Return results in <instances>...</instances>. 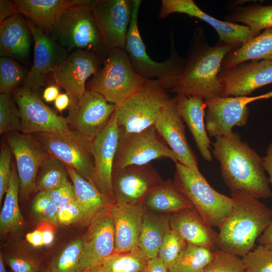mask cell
<instances>
[{
  "label": "cell",
  "instance_id": "44dd1931",
  "mask_svg": "<svg viewBox=\"0 0 272 272\" xmlns=\"http://www.w3.org/2000/svg\"><path fill=\"white\" fill-rule=\"evenodd\" d=\"M26 23L34 39V56L32 66L22 87L37 93L45 86L47 75L69 55L51 36L44 33L29 20H26Z\"/></svg>",
  "mask_w": 272,
  "mask_h": 272
},
{
  "label": "cell",
  "instance_id": "30bf717a",
  "mask_svg": "<svg viewBox=\"0 0 272 272\" xmlns=\"http://www.w3.org/2000/svg\"><path fill=\"white\" fill-rule=\"evenodd\" d=\"M13 94L21 115L20 132L64 134L72 131L66 118L44 104L36 92L19 87Z\"/></svg>",
  "mask_w": 272,
  "mask_h": 272
},
{
  "label": "cell",
  "instance_id": "83f0119b",
  "mask_svg": "<svg viewBox=\"0 0 272 272\" xmlns=\"http://www.w3.org/2000/svg\"><path fill=\"white\" fill-rule=\"evenodd\" d=\"M31 31L16 14L1 23L0 55L27 62L31 47Z\"/></svg>",
  "mask_w": 272,
  "mask_h": 272
},
{
  "label": "cell",
  "instance_id": "836d02e7",
  "mask_svg": "<svg viewBox=\"0 0 272 272\" xmlns=\"http://www.w3.org/2000/svg\"><path fill=\"white\" fill-rule=\"evenodd\" d=\"M20 180L17 168L13 165L12 173L8 189L0 214L1 234L18 231L24 225V220L18 205Z\"/></svg>",
  "mask_w": 272,
  "mask_h": 272
},
{
  "label": "cell",
  "instance_id": "ab89813d",
  "mask_svg": "<svg viewBox=\"0 0 272 272\" xmlns=\"http://www.w3.org/2000/svg\"><path fill=\"white\" fill-rule=\"evenodd\" d=\"M21 115L11 94L0 95V134L20 131Z\"/></svg>",
  "mask_w": 272,
  "mask_h": 272
},
{
  "label": "cell",
  "instance_id": "8992f818",
  "mask_svg": "<svg viewBox=\"0 0 272 272\" xmlns=\"http://www.w3.org/2000/svg\"><path fill=\"white\" fill-rule=\"evenodd\" d=\"M145 80L134 71L125 50L108 51L97 72L89 80L87 90L95 91L119 106L131 96Z\"/></svg>",
  "mask_w": 272,
  "mask_h": 272
},
{
  "label": "cell",
  "instance_id": "52a82bcc",
  "mask_svg": "<svg viewBox=\"0 0 272 272\" xmlns=\"http://www.w3.org/2000/svg\"><path fill=\"white\" fill-rule=\"evenodd\" d=\"M92 2L89 0L66 9L53 27L51 37L67 52L88 50L105 57L108 51L93 15Z\"/></svg>",
  "mask_w": 272,
  "mask_h": 272
},
{
  "label": "cell",
  "instance_id": "7bdbcfd3",
  "mask_svg": "<svg viewBox=\"0 0 272 272\" xmlns=\"http://www.w3.org/2000/svg\"><path fill=\"white\" fill-rule=\"evenodd\" d=\"M248 272H272V250L259 244L242 257Z\"/></svg>",
  "mask_w": 272,
  "mask_h": 272
},
{
  "label": "cell",
  "instance_id": "277c9868",
  "mask_svg": "<svg viewBox=\"0 0 272 272\" xmlns=\"http://www.w3.org/2000/svg\"><path fill=\"white\" fill-rule=\"evenodd\" d=\"M142 1L132 0L133 9L127 33L125 50L135 72L145 80H158L170 91L178 83L185 68L186 58L177 53L173 32L169 34L170 53L162 62L153 60L146 52L138 26V15Z\"/></svg>",
  "mask_w": 272,
  "mask_h": 272
},
{
  "label": "cell",
  "instance_id": "1f68e13d",
  "mask_svg": "<svg viewBox=\"0 0 272 272\" xmlns=\"http://www.w3.org/2000/svg\"><path fill=\"white\" fill-rule=\"evenodd\" d=\"M272 60V28H267L240 47L229 52L222 68H229L250 60Z\"/></svg>",
  "mask_w": 272,
  "mask_h": 272
},
{
  "label": "cell",
  "instance_id": "74e56055",
  "mask_svg": "<svg viewBox=\"0 0 272 272\" xmlns=\"http://www.w3.org/2000/svg\"><path fill=\"white\" fill-rule=\"evenodd\" d=\"M28 72L11 57L0 58V92L11 94L23 84Z\"/></svg>",
  "mask_w": 272,
  "mask_h": 272
},
{
  "label": "cell",
  "instance_id": "91938a15",
  "mask_svg": "<svg viewBox=\"0 0 272 272\" xmlns=\"http://www.w3.org/2000/svg\"><path fill=\"white\" fill-rule=\"evenodd\" d=\"M42 272H51V271L50 270V269H49V268H47L46 269L44 270Z\"/></svg>",
  "mask_w": 272,
  "mask_h": 272
},
{
  "label": "cell",
  "instance_id": "680465c9",
  "mask_svg": "<svg viewBox=\"0 0 272 272\" xmlns=\"http://www.w3.org/2000/svg\"><path fill=\"white\" fill-rule=\"evenodd\" d=\"M0 272H8L6 270L2 254H0Z\"/></svg>",
  "mask_w": 272,
  "mask_h": 272
},
{
  "label": "cell",
  "instance_id": "4316f807",
  "mask_svg": "<svg viewBox=\"0 0 272 272\" xmlns=\"http://www.w3.org/2000/svg\"><path fill=\"white\" fill-rule=\"evenodd\" d=\"M176 108L188 126L201 156L207 161L212 160L211 142L206 129L204 99L196 96L177 94Z\"/></svg>",
  "mask_w": 272,
  "mask_h": 272
},
{
  "label": "cell",
  "instance_id": "681fc988",
  "mask_svg": "<svg viewBox=\"0 0 272 272\" xmlns=\"http://www.w3.org/2000/svg\"><path fill=\"white\" fill-rule=\"evenodd\" d=\"M52 225L54 224L46 222H40L36 228L42 234L44 246L50 245L54 241L55 234Z\"/></svg>",
  "mask_w": 272,
  "mask_h": 272
},
{
  "label": "cell",
  "instance_id": "6f0895ef",
  "mask_svg": "<svg viewBox=\"0 0 272 272\" xmlns=\"http://www.w3.org/2000/svg\"><path fill=\"white\" fill-rule=\"evenodd\" d=\"M70 103V98L66 93H60L54 101L55 107L60 112L69 107Z\"/></svg>",
  "mask_w": 272,
  "mask_h": 272
},
{
  "label": "cell",
  "instance_id": "9c48e42d",
  "mask_svg": "<svg viewBox=\"0 0 272 272\" xmlns=\"http://www.w3.org/2000/svg\"><path fill=\"white\" fill-rule=\"evenodd\" d=\"M158 135L154 125L137 132L119 130L113 172L130 165L147 164L159 159L169 158L175 163L178 162L175 154Z\"/></svg>",
  "mask_w": 272,
  "mask_h": 272
},
{
  "label": "cell",
  "instance_id": "6125c7cd",
  "mask_svg": "<svg viewBox=\"0 0 272 272\" xmlns=\"http://www.w3.org/2000/svg\"><path fill=\"white\" fill-rule=\"evenodd\" d=\"M243 272H248L247 270H245Z\"/></svg>",
  "mask_w": 272,
  "mask_h": 272
},
{
  "label": "cell",
  "instance_id": "ee69618b",
  "mask_svg": "<svg viewBox=\"0 0 272 272\" xmlns=\"http://www.w3.org/2000/svg\"><path fill=\"white\" fill-rule=\"evenodd\" d=\"M58 209L47 191L38 192L32 205L33 214L38 220L54 225H58Z\"/></svg>",
  "mask_w": 272,
  "mask_h": 272
},
{
  "label": "cell",
  "instance_id": "603a6c76",
  "mask_svg": "<svg viewBox=\"0 0 272 272\" xmlns=\"http://www.w3.org/2000/svg\"><path fill=\"white\" fill-rule=\"evenodd\" d=\"M154 126L178 162L193 170L199 171L197 159L187 141L183 121L176 108V96L166 103Z\"/></svg>",
  "mask_w": 272,
  "mask_h": 272
},
{
  "label": "cell",
  "instance_id": "11a10c76",
  "mask_svg": "<svg viewBox=\"0 0 272 272\" xmlns=\"http://www.w3.org/2000/svg\"><path fill=\"white\" fill-rule=\"evenodd\" d=\"M59 94V87L56 85H51L44 90L42 97L45 102H51L55 100Z\"/></svg>",
  "mask_w": 272,
  "mask_h": 272
},
{
  "label": "cell",
  "instance_id": "484cf974",
  "mask_svg": "<svg viewBox=\"0 0 272 272\" xmlns=\"http://www.w3.org/2000/svg\"><path fill=\"white\" fill-rule=\"evenodd\" d=\"M89 0H15L18 14L49 36L63 13L75 5L86 3Z\"/></svg>",
  "mask_w": 272,
  "mask_h": 272
},
{
  "label": "cell",
  "instance_id": "bcb514c9",
  "mask_svg": "<svg viewBox=\"0 0 272 272\" xmlns=\"http://www.w3.org/2000/svg\"><path fill=\"white\" fill-rule=\"evenodd\" d=\"M12 152L7 143L1 149L0 152V203L7 192L11 181L13 165L11 167Z\"/></svg>",
  "mask_w": 272,
  "mask_h": 272
},
{
  "label": "cell",
  "instance_id": "be15d7a7",
  "mask_svg": "<svg viewBox=\"0 0 272 272\" xmlns=\"http://www.w3.org/2000/svg\"><path fill=\"white\" fill-rule=\"evenodd\" d=\"M144 272H146V271H144Z\"/></svg>",
  "mask_w": 272,
  "mask_h": 272
},
{
  "label": "cell",
  "instance_id": "ffe728a7",
  "mask_svg": "<svg viewBox=\"0 0 272 272\" xmlns=\"http://www.w3.org/2000/svg\"><path fill=\"white\" fill-rule=\"evenodd\" d=\"M161 177L150 163L130 165L112 173L115 202H143L149 192L162 182Z\"/></svg>",
  "mask_w": 272,
  "mask_h": 272
},
{
  "label": "cell",
  "instance_id": "f35d334b",
  "mask_svg": "<svg viewBox=\"0 0 272 272\" xmlns=\"http://www.w3.org/2000/svg\"><path fill=\"white\" fill-rule=\"evenodd\" d=\"M82 239L67 245L51 260L49 266L51 272H82L80 267Z\"/></svg>",
  "mask_w": 272,
  "mask_h": 272
},
{
  "label": "cell",
  "instance_id": "f5cc1de1",
  "mask_svg": "<svg viewBox=\"0 0 272 272\" xmlns=\"http://www.w3.org/2000/svg\"><path fill=\"white\" fill-rule=\"evenodd\" d=\"M146 272H168L162 260L158 257L148 261Z\"/></svg>",
  "mask_w": 272,
  "mask_h": 272
},
{
  "label": "cell",
  "instance_id": "8d00e7d4",
  "mask_svg": "<svg viewBox=\"0 0 272 272\" xmlns=\"http://www.w3.org/2000/svg\"><path fill=\"white\" fill-rule=\"evenodd\" d=\"M40 168L41 173L34 192L49 191L70 182L66 165L55 157L50 155Z\"/></svg>",
  "mask_w": 272,
  "mask_h": 272
},
{
  "label": "cell",
  "instance_id": "f6af8a7d",
  "mask_svg": "<svg viewBox=\"0 0 272 272\" xmlns=\"http://www.w3.org/2000/svg\"><path fill=\"white\" fill-rule=\"evenodd\" d=\"M58 225H69L80 223L85 225V216L76 200L63 203L58 207Z\"/></svg>",
  "mask_w": 272,
  "mask_h": 272
},
{
  "label": "cell",
  "instance_id": "ac0fdd59",
  "mask_svg": "<svg viewBox=\"0 0 272 272\" xmlns=\"http://www.w3.org/2000/svg\"><path fill=\"white\" fill-rule=\"evenodd\" d=\"M119 137V128L115 111L108 124L90 143L94 164V185L113 203L112 176Z\"/></svg>",
  "mask_w": 272,
  "mask_h": 272
},
{
  "label": "cell",
  "instance_id": "e575fe53",
  "mask_svg": "<svg viewBox=\"0 0 272 272\" xmlns=\"http://www.w3.org/2000/svg\"><path fill=\"white\" fill-rule=\"evenodd\" d=\"M214 251L187 243L168 272H201L211 261Z\"/></svg>",
  "mask_w": 272,
  "mask_h": 272
},
{
  "label": "cell",
  "instance_id": "ba28073f",
  "mask_svg": "<svg viewBox=\"0 0 272 272\" xmlns=\"http://www.w3.org/2000/svg\"><path fill=\"white\" fill-rule=\"evenodd\" d=\"M156 79L145 80L140 88L124 103L116 106L119 130L137 132L154 125L170 97Z\"/></svg>",
  "mask_w": 272,
  "mask_h": 272
},
{
  "label": "cell",
  "instance_id": "7c38bea8",
  "mask_svg": "<svg viewBox=\"0 0 272 272\" xmlns=\"http://www.w3.org/2000/svg\"><path fill=\"white\" fill-rule=\"evenodd\" d=\"M91 6L106 50H125L132 0H95Z\"/></svg>",
  "mask_w": 272,
  "mask_h": 272
},
{
  "label": "cell",
  "instance_id": "816d5d0a",
  "mask_svg": "<svg viewBox=\"0 0 272 272\" xmlns=\"http://www.w3.org/2000/svg\"><path fill=\"white\" fill-rule=\"evenodd\" d=\"M26 239L34 247L44 246L42 234L37 228L34 231L27 233L26 235Z\"/></svg>",
  "mask_w": 272,
  "mask_h": 272
},
{
  "label": "cell",
  "instance_id": "db71d44e",
  "mask_svg": "<svg viewBox=\"0 0 272 272\" xmlns=\"http://www.w3.org/2000/svg\"><path fill=\"white\" fill-rule=\"evenodd\" d=\"M257 241L259 244L272 250V223L268 225L263 233L258 237Z\"/></svg>",
  "mask_w": 272,
  "mask_h": 272
},
{
  "label": "cell",
  "instance_id": "f907efd6",
  "mask_svg": "<svg viewBox=\"0 0 272 272\" xmlns=\"http://www.w3.org/2000/svg\"><path fill=\"white\" fill-rule=\"evenodd\" d=\"M18 14L13 1L9 0L0 1V22L11 16Z\"/></svg>",
  "mask_w": 272,
  "mask_h": 272
},
{
  "label": "cell",
  "instance_id": "d6986e66",
  "mask_svg": "<svg viewBox=\"0 0 272 272\" xmlns=\"http://www.w3.org/2000/svg\"><path fill=\"white\" fill-rule=\"evenodd\" d=\"M111 206L91 221L81 239L80 267L82 272L97 265L114 252L115 235Z\"/></svg>",
  "mask_w": 272,
  "mask_h": 272
},
{
  "label": "cell",
  "instance_id": "b9f144b4",
  "mask_svg": "<svg viewBox=\"0 0 272 272\" xmlns=\"http://www.w3.org/2000/svg\"><path fill=\"white\" fill-rule=\"evenodd\" d=\"M187 244L178 233L171 228L167 231L158 255L167 270L172 265Z\"/></svg>",
  "mask_w": 272,
  "mask_h": 272
},
{
  "label": "cell",
  "instance_id": "7dc6e473",
  "mask_svg": "<svg viewBox=\"0 0 272 272\" xmlns=\"http://www.w3.org/2000/svg\"><path fill=\"white\" fill-rule=\"evenodd\" d=\"M7 263L13 272H39V261L23 256H12L7 259Z\"/></svg>",
  "mask_w": 272,
  "mask_h": 272
},
{
  "label": "cell",
  "instance_id": "f546056e",
  "mask_svg": "<svg viewBox=\"0 0 272 272\" xmlns=\"http://www.w3.org/2000/svg\"><path fill=\"white\" fill-rule=\"evenodd\" d=\"M66 167L74 186L76 200L84 214L85 225H89L98 214L113 202L73 168L67 165Z\"/></svg>",
  "mask_w": 272,
  "mask_h": 272
},
{
  "label": "cell",
  "instance_id": "4fadbf2b",
  "mask_svg": "<svg viewBox=\"0 0 272 272\" xmlns=\"http://www.w3.org/2000/svg\"><path fill=\"white\" fill-rule=\"evenodd\" d=\"M265 99L264 94L257 96L218 97L205 100L206 109L205 127L210 137L231 134L234 126H244L248 120V105Z\"/></svg>",
  "mask_w": 272,
  "mask_h": 272
},
{
  "label": "cell",
  "instance_id": "5bb4252c",
  "mask_svg": "<svg viewBox=\"0 0 272 272\" xmlns=\"http://www.w3.org/2000/svg\"><path fill=\"white\" fill-rule=\"evenodd\" d=\"M104 58L93 51L77 50L52 71L56 85L63 88L70 97V104L83 96L87 90V81L97 72Z\"/></svg>",
  "mask_w": 272,
  "mask_h": 272
},
{
  "label": "cell",
  "instance_id": "9f6ffc18",
  "mask_svg": "<svg viewBox=\"0 0 272 272\" xmlns=\"http://www.w3.org/2000/svg\"><path fill=\"white\" fill-rule=\"evenodd\" d=\"M263 159L264 169L269 175V182L272 184V142L269 144L266 151V155Z\"/></svg>",
  "mask_w": 272,
  "mask_h": 272
},
{
  "label": "cell",
  "instance_id": "d6a6232c",
  "mask_svg": "<svg viewBox=\"0 0 272 272\" xmlns=\"http://www.w3.org/2000/svg\"><path fill=\"white\" fill-rule=\"evenodd\" d=\"M225 19L229 22L244 24L257 36L262 29L272 28V5L235 6Z\"/></svg>",
  "mask_w": 272,
  "mask_h": 272
},
{
  "label": "cell",
  "instance_id": "3957f363",
  "mask_svg": "<svg viewBox=\"0 0 272 272\" xmlns=\"http://www.w3.org/2000/svg\"><path fill=\"white\" fill-rule=\"evenodd\" d=\"M233 210L219 228L218 249L242 257L272 223V211L258 199L231 196Z\"/></svg>",
  "mask_w": 272,
  "mask_h": 272
},
{
  "label": "cell",
  "instance_id": "4dcf8cb0",
  "mask_svg": "<svg viewBox=\"0 0 272 272\" xmlns=\"http://www.w3.org/2000/svg\"><path fill=\"white\" fill-rule=\"evenodd\" d=\"M146 209L152 211L176 213L193 208L189 200L170 180L163 181L146 195L143 201Z\"/></svg>",
  "mask_w": 272,
  "mask_h": 272
},
{
  "label": "cell",
  "instance_id": "94428289",
  "mask_svg": "<svg viewBox=\"0 0 272 272\" xmlns=\"http://www.w3.org/2000/svg\"><path fill=\"white\" fill-rule=\"evenodd\" d=\"M83 272H93V271H92L90 270H86V271H83Z\"/></svg>",
  "mask_w": 272,
  "mask_h": 272
},
{
  "label": "cell",
  "instance_id": "6da1fadb",
  "mask_svg": "<svg viewBox=\"0 0 272 272\" xmlns=\"http://www.w3.org/2000/svg\"><path fill=\"white\" fill-rule=\"evenodd\" d=\"M213 154L220 163L222 177L231 196L248 195L259 199L272 196L269 180L260 157L240 135L216 138Z\"/></svg>",
  "mask_w": 272,
  "mask_h": 272
},
{
  "label": "cell",
  "instance_id": "7402d4cb",
  "mask_svg": "<svg viewBox=\"0 0 272 272\" xmlns=\"http://www.w3.org/2000/svg\"><path fill=\"white\" fill-rule=\"evenodd\" d=\"M179 13L198 18L211 25L217 32L219 41L240 47L256 37L249 28L237 23L219 20L204 12L193 0H162L159 18Z\"/></svg>",
  "mask_w": 272,
  "mask_h": 272
},
{
  "label": "cell",
  "instance_id": "d590c367",
  "mask_svg": "<svg viewBox=\"0 0 272 272\" xmlns=\"http://www.w3.org/2000/svg\"><path fill=\"white\" fill-rule=\"evenodd\" d=\"M147 264L148 262L134 251L113 252L89 270L93 272H144Z\"/></svg>",
  "mask_w": 272,
  "mask_h": 272
},
{
  "label": "cell",
  "instance_id": "8fae6325",
  "mask_svg": "<svg viewBox=\"0 0 272 272\" xmlns=\"http://www.w3.org/2000/svg\"><path fill=\"white\" fill-rule=\"evenodd\" d=\"M116 105L100 94L87 90L76 103L70 104L66 117L72 131L91 142L110 121Z\"/></svg>",
  "mask_w": 272,
  "mask_h": 272
},
{
  "label": "cell",
  "instance_id": "7a4b0ae2",
  "mask_svg": "<svg viewBox=\"0 0 272 272\" xmlns=\"http://www.w3.org/2000/svg\"><path fill=\"white\" fill-rule=\"evenodd\" d=\"M238 46L222 41L211 46L202 28L194 31L187 50L184 72L170 91L205 100L222 97L218 79L225 55Z\"/></svg>",
  "mask_w": 272,
  "mask_h": 272
},
{
  "label": "cell",
  "instance_id": "f1b7e54d",
  "mask_svg": "<svg viewBox=\"0 0 272 272\" xmlns=\"http://www.w3.org/2000/svg\"><path fill=\"white\" fill-rule=\"evenodd\" d=\"M170 217L146 211L137 247L132 251L147 262L158 257L165 234L170 229Z\"/></svg>",
  "mask_w": 272,
  "mask_h": 272
},
{
  "label": "cell",
  "instance_id": "2e32d148",
  "mask_svg": "<svg viewBox=\"0 0 272 272\" xmlns=\"http://www.w3.org/2000/svg\"><path fill=\"white\" fill-rule=\"evenodd\" d=\"M33 134L50 155L73 168L85 179L94 184V164L90 150L91 142L72 131L64 134L50 133Z\"/></svg>",
  "mask_w": 272,
  "mask_h": 272
},
{
  "label": "cell",
  "instance_id": "5b68a950",
  "mask_svg": "<svg viewBox=\"0 0 272 272\" xmlns=\"http://www.w3.org/2000/svg\"><path fill=\"white\" fill-rule=\"evenodd\" d=\"M175 165L173 181L175 186L189 200L206 223L219 228L233 210V198L214 189L200 171L193 170L179 162Z\"/></svg>",
  "mask_w": 272,
  "mask_h": 272
},
{
  "label": "cell",
  "instance_id": "60d3db41",
  "mask_svg": "<svg viewBox=\"0 0 272 272\" xmlns=\"http://www.w3.org/2000/svg\"><path fill=\"white\" fill-rule=\"evenodd\" d=\"M242 257L221 249L214 251L211 261L201 272H243Z\"/></svg>",
  "mask_w": 272,
  "mask_h": 272
},
{
  "label": "cell",
  "instance_id": "c3c4849f",
  "mask_svg": "<svg viewBox=\"0 0 272 272\" xmlns=\"http://www.w3.org/2000/svg\"><path fill=\"white\" fill-rule=\"evenodd\" d=\"M47 192L58 208L63 203L76 200L74 186L70 181L57 188Z\"/></svg>",
  "mask_w": 272,
  "mask_h": 272
},
{
  "label": "cell",
  "instance_id": "9a60e30c",
  "mask_svg": "<svg viewBox=\"0 0 272 272\" xmlns=\"http://www.w3.org/2000/svg\"><path fill=\"white\" fill-rule=\"evenodd\" d=\"M4 134L15 159L21 194L27 197L34 191L39 169L50 155L33 134L14 131Z\"/></svg>",
  "mask_w": 272,
  "mask_h": 272
},
{
  "label": "cell",
  "instance_id": "e0dca14e",
  "mask_svg": "<svg viewBox=\"0 0 272 272\" xmlns=\"http://www.w3.org/2000/svg\"><path fill=\"white\" fill-rule=\"evenodd\" d=\"M218 79L222 97L248 96L255 90L272 83V60H250L222 68Z\"/></svg>",
  "mask_w": 272,
  "mask_h": 272
},
{
  "label": "cell",
  "instance_id": "d4e9b609",
  "mask_svg": "<svg viewBox=\"0 0 272 272\" xmlns=\"http://www.w3.org/2000/svg\"><path fill=\"white\" fill-rule=\"evenodd\" d=\"M170 227L187 243L213 251L218 249V233L203 221L194 208L172 214Z\"/></svg>",
  "mask_w": 272,
  "mask_h": 272
},
{
  "label": "cell",
  "instance_id": "cb8c5ba5",
  "mask_svg": "<svg viewBox=\"0 0 272 272\" xmlns=\"http://www.w3.org/2000/svg\"><path fill=\"white\" fill-rule=\"evenodd\" d=\"M146 211L143 202H114L111 205L115 235L114 252H126L135 249Z\"/></svg>",
  "mask_w": 272,
  "mask_h": 272
}]
</instances>
